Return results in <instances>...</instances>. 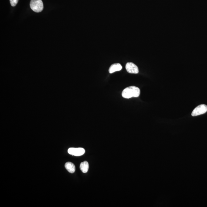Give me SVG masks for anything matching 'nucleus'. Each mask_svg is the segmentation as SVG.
<instances>
[{"label":"nucleus","mask_w":207,"mask_h":207,"mask_svg":"<svg viewBox=\"0 0 207 207\" xmlns=\"http://www.w3.org/2000/svg\"><path fill=\"white\" fill-rule=\"evenodd\" d=\"M140 93L139 88L135 86H131L126 88L123 91L122 95L124 98L129 99L132 97H138Z\"/></svg>","instance_id":"obj_1"},{"label":"nucleus","mask_w":207,"mask_h":207,"mask_svg":"<svg viewBox=\"0 0 207 207\" xmlns=\"http://www.w3.org/2000/svg\"><path fill=\"white\" fill-rule=\"evenodd\" d=\"M30 7L34 12L38 13L43 10V3L42 0H31Z\"/></svg>","instance_id":"obj_2"},{"label":"nucleus","mask_w":207,"mask_h":207,"mask_svg":"<svg viewBox=\"0 0 207 207\" xmlns=\"http://www.w3.org/2000/svg\"><path fill=\"white\" fill-rule=\"evenodd\" d=\"M207 112V106L201 104L194 109L192 113V116H197L206 113Z\"/></svg>","instance_id":"obj_3"},{"label":"nucleus","mask_w":207,"mask_h":207,"mask_svg":"<svg viewBox=\"0 0 207 207\" xmlns=\"http://www.w3.org/2000/svg\"><path fill=\"white\" fill-rule=\"evenodd\" d=\"M69 154L75 156H80L83 155L85 152V151L83 148H70L68 151Z\"/></svg>","instance_id":"obj_4"},{"label":"nucleus","mask_w":207,"mask_h":207,"mask_svg":"<svg viewBox=\"0 0 207 207\" xmlns=\"http://www.w3.org/2000/svg\"><path fill=\"white\" fill-rule=\"evenodd\" d=\"M126 68L127 72L130 73L137 74L139 72L138 67L133 63H127L126 64Z\"/></svg>","instance_id":"obj_5"},{"label":"nucleus","mask_w":207,"mask_h":207,"mask_svg":"<svg viewBox=\"0 0 207 207\" xmlns=\"http://www.w3.org/2000/svg\"><path fill=\"white\" fill-rule=\"evenodd\" d=\"M122 67L119 64H114L112 65L109 68V72L110 73H113L115 72L121 71Z\"/></svg>","instance_id":"obj_6"},{"label":"nucleus","mask_w":207,"mask_h":207,"mask_svg":"<svg viewBox=\"0 0 207 207\" xmlns=\"http://www.w3.org/2000/svg\"><path fill=\"white\" fill-rule=\"evenodd\" d=\"M65 167L68 171L71 173H73L75 172L76 168L75 165L73 164L70 162H68L65 164Z\"/></svg>","instance_id":"obj_7"},{"label":"nucleus","mask_w":207,"mask_h":207,"mask_svg":"<svg viewBox=\"0 0 207 207\" xmlns=\"http://www.w3.org/2000/svg\"><path fill=\"white\" fill-rule=\"evenodd\" d=\"M89 167V164L86 161H84L80 164V169L83 173H86L88 172Z\"/></svg>","instance_id":"obj_8"},{"label":"nucleus","mask_w":207,"mask_h":207,"mask_svg":"<svg viewBox=\"0 0 207 207\" xmlns=\"http://www.w3.org/2000/svg\"><path fill=\"white\" fill-rule=\"evenodd\" d=\"M19 0H10L11 5L13 7L15 6L18 2Z\"/></svg>","instance_id":"obj_9"}]
</instances>
